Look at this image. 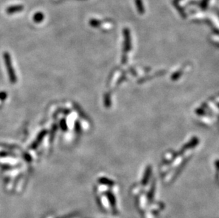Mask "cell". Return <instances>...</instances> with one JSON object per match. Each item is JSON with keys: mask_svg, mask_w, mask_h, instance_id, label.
<instances>
[{"mask_svg": "<svg viewBox=\"0 0 219 218\" xmlns=\"http://www.w3.org/2000/svg\"><path fill=\"white\" fill-rule=\"evenodd\" d=\"M44 17H45V16H44V14L42 13V12H40V11L36 12V13L34 14L33 17V21L37 24L41 23V22L43 21Z\"/></svg>", "mask_w": 219, "mask_h": 218, "instance_id": "2", "label": "cell"}, {"mask_svg": "<svg viewBox=\"0 0 219 218\" xmlns=\"http://www.w3.org/2000/svg\"><path fill=\"white\" fill-rule=\"evenodd\" d=\"M24 9V5H21V4H17V5H12L10 6H8L6 9V12L9 15H11V14L18 13V12L22 11Z\"/></svg>", "mask_w": 219, "mask_h": 218, "instance_id": "1", "label": "cell"}]
</instances>
